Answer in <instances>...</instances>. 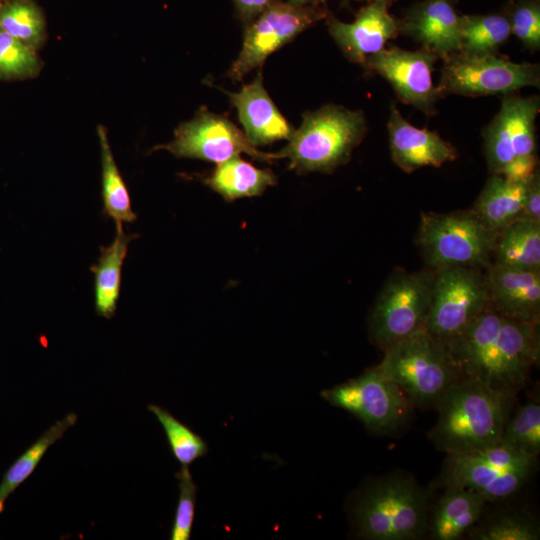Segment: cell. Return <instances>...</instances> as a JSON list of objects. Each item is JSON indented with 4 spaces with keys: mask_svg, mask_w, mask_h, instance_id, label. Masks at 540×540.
Instances as JSON below:
<instances>
[{
    "mask_svg": "<svg viewBox=\"0 0 540 540\" xmlns=\"http://www.w3.org/2000/svg\"><path fill=\"white\" fill-rule=\"evenodd\" d=\"M497 236L472 209L422 212L417 243L431 269L460 266L485 270L492 263Z\"/></svg>",
    "mask_w": 540,
    "mask_h": 540,
    "instance_id": "obj_6",
    "label": "cell"
},
{
    "mask_svg": "<svg viewBox=\"0 0 540 540\" xmlns=\"http://www.w3.org/2000/svg\"><path fill=\"white\" fill-rule=\"evenodd\" d=\"M324 16V11L315 6L273 1L247 27L241 51L230 68L229 76L241 80L245 74L261 66L269 55Z\"/></svg>",
    "mask_w": 540,
    "mask_h": 540,
    "instance_id": "obj_12",
    "label": "cell"
},
{
    "mask_svg": "<svg viewBox=\"0 0 540 540\" xmlns=\"http://www.w3.org/2000/svg\"><path fill=\"white\" fill-rule=\"evenodd\" d=\"M77 421L73 412L48 428L6 471L0 483V513L7 497L15 491L35 470L48 448Z\"/></svg>",
    "mask_w": 540,
    "mask_h": 540,
    "instance_id": "obj_29",
    "label": "cell"
},
{
    "mask_svg": "<svg viewBox=\"0 0 540 540\" xmlns=\"http://www.w3.org/2000/svg\"><path fill=\"white\" fill-rule=\"evenodd\" d=\"M0 29L34 51L46 37L45 17L32 0H1Z\"/></svg>",
    "mask_w": 540,
    "mask_h": 540,
    "instance_id": "obj_28",
    "label": "cell"
},
{
    "mask_svg": "<svg viewBox=\"0 0 540 540\" xmlns=\"http://www.w3.org/2000/svg\"><path fill=\"white\" fill-rule=\"evenodd\" d=\"M97 134L101 148L102 198L104 213L112 218L116 230H123V223L136 220L125 181L114 160L106 129L98 125Z\"/></svg>",
    "mask_w": 540,
    "mask_h": 540,
    "instance_id": "obj_26",
    "label": "cell"
},
{
    "mask_svg": "<svg viewBox=\"0 0 540 540\" xmlns=\"http://www.w3.org/2000/svg\"><path fill=\"white\" fill-rule=\"evenodd\" d=\"M370 2H383L390 5L394 0H368Z\"/></svg>",
    "mask_w": 540,
    "mask_h": 540,
    "instance_id": "obj_40",
    "label": "cell"
},
{
    "mask_svg": "<svg viewBox=\"0 0 540 540\" xmlns=\"http://www.w3.org/2000/svg\"><path fill=\"white\" fill-rule=\"evenodd\" d=\"M176 157L222 163L240 153L258 161H272L274 153L259 151L227 118L201 110L192 120L182 123L174 139L160 146Z\"/></svg>",
    "mask_w": 540,
    "mask_h": 540,
    "instance_id": "obj_13",
    "label": "cell"
},
{
    "mask_svg": "<svg viewBox=\"0 0 540 540\" xmlns=\"http://www.w3.org/2000/svg\"><path fill=\"white\" fill-rule=\"evenodd\" d=\"M366 131L362 111L326 105L305 113L289 143L274 155L276 159L288 158L290 168L299 173H330L350 159Z\"/></svg>",
    "mask_w": 540,
    "mask_h": 540,
    "instance_id": "obj_4",
    "label": "cell"
},
{
    "mask_svg": "<svg viewBox=\"0 0 540 540\" xmlns=\"http://www.w3.org/2000/svg\"><path fill=\"white\" fill-rule=\"evenodd\" d=\"M490 305L499 313L539 323L540 270H525L495 263L485 269Z\"/></svg>",
    "mask_w": 540,
    "mask_h": 540,
    "instance_id": "obj_19",
    "label": "cell"
},
{
    "mask_svg": "<svg viewBox=\"0 0 540 540\" xmlns=\"http://www.w3.org/2000/svg\"><path fill=\"white\" fill-rule=\"evenodd\" d=\"M522 218L540 222V175L537 170L527 183Z\"/></svg>",
    "mask_w": 540,
    "mask_h": 540,
    "instance_id": "obj_37",
    "label": "cell"
},
{
    "mask_svg": "<svg viewBox=\"0 0 540 540\" xmlns=\"http://www.w3.org/2000/svg\"><path fill=\"white\" fill-rule=\"evenodd\" d=\"M238 112L244 134L252 145H266L291 137L294 129L276 107L259 74L237 93H228Z\"/></svg>",
    "mask_w": 540,
    "mask_h": 540,
    "instance_id": "obj_20",
    "label": "cell"
},
{
    "mask_svg": "<svg viewBox=\"0 0 540 540\" xmlns=\"http://www.w3.org/2000/svg\"><path fill=\"white\" fill-rule=\"evenodd\" d=\"M42 66L36 51L0 29V80L36 77Z\"/></svg>",
    "mask_w": 540,
    "mask_h": 540,
    "instance_id": "obj_32",
    "label": "cell"
},
{
    "mask_svg": "<svg viewBox=\"0 0 540 540\" xmlns=\"http://www.w3.org/2000/svg\"><path fill=\"white\" fill-rule=\"evenodd\" d=\"M179 486V498L172 530L171 540H189L195 516L197 486L193 481L188 466L181 465L176 473Z\"/></svg>",
    "mask_w": 540,
    "mask_h": 540,
    "instance_id": "obj_35",
    "label": "cell"
},
{
    "mask_svg": "<svg viewBox=\"0 0 540 540\" xmlns=\"http://www.w3.org/2000/svg\"><path fill=\"white\" fill-rule=\"evenodd\" d=\"M489 304L485 270L460 266L435 269L425 329L446 343Z\"/></svg>",
    "mask_w": 540,
    "mask_h": 540,
    "instance_id": "obj_11",
    "label": "cell"
},
{
    "mask_svg": "<svg viewBox=\"0 0 540 540\" xmlns=\"http://www.w3.org/2000/svg\"><path fill=\"white\" fill-rule=\"evenodd\" d=\"M240 16L249 21L256 18L273 0H233Z\"/></svg>",
    "mask_w": 540,
    "mask_h": 540,
    "instance_id": "obj_38",
    "label": "cell"
},
{
    "mask_svg": "<svg viewBox=\"0 0 540 540\" xmlns=\"http://www.w3.org/2000/svg\"><path fill=\"white\" fill-rule=\"evenodd\" d=\"M438 59L423 48L410 51L391 46L369 56L363 65L385 79L400 101L432 116L442 96L439 86L433 82L434 64Z\"/></svg>",
    "mask_w": 540,
    "mask_h": 540,
    "instance_id": "obj_14",
    "label": "cell"
},
{
    "mask_svg": "<svg viewBox=\"0 0 540 540\" xmlns=\"http://www.w3.org/2000/svg\"><path fill=\"white\" fill-rule=\"evenodd\" d=\"M441 70L439 88L443 94L462 96H506L524 87H539L538 64L515 63L497 54L448 56Z\"/></svg>",
    "mask_w": 540,
    "mask_h": 540,
    "instance_id": "obj_10",
    "label": "cell"
},
{
    "mask_svg": "<svg viewBox=\"0 0 540 540\" xmlns=\"http://www.w3.org/2000/svg\"><path fill=\"white\" fill-rule=\"evenodd\" d=\"M509 400L473 379L459 377L434 403L438 414L429 439L447 455L496 445L508 418Z\"/></svg>",
    "mask_w": 540,
    "mask_h": 540,
    "instance_id": "obj_2",
    "label": "cell"
},
{
    "mask_svg": "<svg viewBox=\"0 0 540 540\" xmlns=\"http://www.w3.org/2000/svg\"><path fill=\"white\" fill-rule=\"evenodd\" d=\"M537 154L520 156L507 163L497 174L512 182H527L538 170Z\"/></svg>",
    "mask_w": 540,
    "mask_h": 540,
    "instance_id": "obj_36",
    "label": "cell"
},
{
    "mask_svg": "<svg viewBox=\"0 0 540 540\" xmlns=\"http://www.w3.org/2000/svg\"><path fill=\"white\" fill-rule=\"evenodd\" d=\"M513 34L530 51L540 48V0H516L506 14Z\"/></svg>",
    "mask_w": 540,
    "mask_h": 540,
    "instance_id": "obj_34",
    "label": "cell"
},
{
    "mask_svg": "<svg viewBox=\"0 0 540 540\" xmlns=\"http://www.w3.org/2000/svg\"><path fill=\"white\" fill-rule=\"evenodd\" d=\"M388 7L383 2H371L351 23L334 17L328 19L331 36L348 59L363 65L369 56L383 50L387 42L399 34L398 21Z\"/></svg>",
    "mask_w": 540,
    "mask_h": 540,
    "instance_id": "obj_17",
    "label": "cell"
},
{
    "mask_svg": "<svg viewBox=\"0 0 540 540\" xmlns=\"http://www.w3.org/2000/svg\"><path fill=\"white\" fill-rule=\"evenodd\" d=\"M539 323L505 316L490 304L445 344L460 377L512 399L539 361Z\"/></svg>",
    "mask_w": 540,
    "mask_h": 540,
    "instance_id": "obj_1",
    "label": "cell"
},
{
    "mask_svg": "<svg viewBox=\"0 0 540 540\" xmlns=\"http://www.w3.org/2000/svg\"><path fill=\"white\" fill-rule=\"evenodd\" d=\"M538 96L515 93L503 97L501 107L483 130L484 153L491 174H497L514 158L536 154Z\"/></svg>",
    "mask_w": 540,
    "mask_h": 540,
    "instance_id": "obj_15",
    "label": "cell"
},
{
    "mask_svg": "<svg viewBox=\"0 0 540 540\" xmlns=\"http://www.w3.org/2000/svg\"><path fill=\"white\" fill-rule=\"evenodd\" d=\"M353 514L360 538L415 540L428 529V496L415 479L388 475L364 489Z\"/></svg>",
    "mask_w": 540,
    "mask_h": 540,
    "instance_id": "obj_3",
    "label": "cell"
},
{
    "mask_svg": "<svg viewBox=\"0 0 540 540\" xmlns=\"http://www.w3.org/2000/svg\"><path fill=\"white\" fill-rule=\"evenodd\" d=\"M500 444L517 449L533 457L540 452V405L527 402L508 416Z\"/></svg>",
    "mask_w": 540,
    "mask_h": 540,
    "instance_id": "obj_30",
    "label": "cell"
},
{
    "mask_svg": "<svg viewBox=\"0 0 540 540\" xmlns=\"http://www.w3.org/2000/svg\"><path fill=\"white\" fill-rule=\"evenodd\" d=\"M324 0H289L288 2L294 6H315Z\"/></svg>",
    "mask_w": 540,
    "mask_h": 540,
    "instance_id": "obj_39",
    "label": "cell"
},
{
    "mask_svg": "<svg viewBox=\"0 0 540 540\" xmlns=\"http://www.w3.org/2000/svg\"><path fill=\"white\" fill-rule=\"evenodd\" d=\"M511 35L506 15H462L460 52L469 55L497 54Z\"/></svg>",
    "mask_w": 540,
    "mask_h": 540,
    "instance_id": "obj_27",
    "label": "cell"
},
{
    "mask_svg": "<svg viewBox=\"0 0 540 540\" xmlns=\"http://www.w3.org/2000/svg\"><path fill=\"white\" fill-rule=\"evenodd\" d=\"M461 16L451 0H423L398 21V29L399 33L418 42L421 48L445 60L460 52Z\"/></svg>",
    "mask_w": 540,
    "mask_h": 540,
    "instance_id": "obj_16",
    "label": "cell"
},
{
    "mask_svg": "<svg viewBox=\"0 0 540 540\" xmlns=\"http://www.w3.org/2000/svg\"><path fill=\"white\" fill-rule=\"evenodd\" d=\"M377 365L418 406L434 405L460 375L444 343L425 328L392 344Z\"/></svg>",
    "mask_w": 540,
    "mask_h": 540,
    "instance_id": "obj_5",
    "label": "cell"
},
{
    "mask_svg": "<svg viewBox=\"0 0 540 540\" xmlns=\"http://www.w3.org/2000/svg\"><path fill=\"white\" fill-rule=\"evenodd\" d=\"M133 238V235L125 234L123 230H116L112 243L100 248L97 264L91 267L94 273L95 310L101 317L110 319L116 312L122 267Z\"/></svg>",
    "mask_w": 540,
    "mask_h": 540,
    "instance_id": "obj_23",
    "label": "cell"
},
{
    "mask_svg": "<svg viewBox=\"0 0 540 540\" xmlns=\"http://www.w3.org/2000/svg\"><path fill=\"white\" fill-rule=\"evenodd\" d=\"M321 397L341 408L375 433H393L407 420L411 401L376 366L356 378L321 391Z\"/></svg>",
    "mask_w": 540,
    "mask_h": 540,
    "instance_id": "obj_9",
    "label": "cell"
},
{
    "mask_svg": "<svg viewBox=\"0 0 540 540\" xmlns=\"http://www.w3.org/2000/svg\"><path fill=\"white\" fill-rule=\"evenodd\" d=\"M148 410L163 427L171 452L181 465L189 466L207 454L208 446L204 439L169 411L155 404L148 405Z\"/></svg>",
    "mask_w": 540,
    "mask_h": 540,
    "instance_id": "obj_31",
    "label": "cell"
},
{
    "mask_svg": "<svg viewBox=\"0 0 540 540\" xmlns=\"http://www.w3.org/2000/svg\"><path fill=\"white\" fill-rule=\"evenodd\" d=\"M492 263L540 270V222L518 218L497 236Z\"/></svg>",
    "mask_w": 540,
    "mask_h": 540,
    "instance_id": "obj_24",
    "label": "cell"
},
{
    "mask_svg": "<svg viewBox=\"0 0 540 540\" xmlns=\"http://www.w3.org/2000/svg\"><path fill=\"white\" fill-rule=\"evenodd\" d=\"M488 502L478 493L457 486L445 487L428 521L431 537L436 540H456L481 518Z\"/></svg>",
    "mask_w": 540,
    "mask_h": 540,
    "instance_id": "obj_21",
    "label": "cell"
},
{
    "mask_svg": "<svg viewBox=\"0 0 540 540\" xmlns=\"http://www.w3.org/2000/svg\"><path fill=\"white\" fill-rule=\"evenodd\" d=\"M479 540H538L540 530L534 520L518 513L502 514L475 533Z\"/></svg>",
    "mask_w": 540,
    "mask_h": 540,
    "instance_id": "obj_33",
    "label": "cell"
},
{
    "mask_svg": "<svg viewBox=\"0 0 540 540\" xmlns=\"http://www.w3.org/2000/svg\"><path fill=\"white\" fill-rule=\"evenodd\" d=\"M528 181L512 182L499 174H491L471 209L488 228L499 234L520 218Z\"/></svg>",
    "mask_w": 540,
    "mask_h": 540,
    "instance_id": "obj_22",
    "label": "cell"
},
{
    "mask_svg": "<svg viewBox=\"0 0 540 540\" xmlns=\"http://www.w3.org/2000/svg\"><path fill=\"white\" fill-rule=\"evenodd\" d=\"M447 456L442 485L467 488L487 502L505 499L520 490L537 464V457L500 443Z\"/></svg>",
    "mask_w": 540,
    "mask_h": 540,
    "instance_id": "obj_8",
    "label": "cell"
},
{
    "mask_svg": "<svg viewBox=\"0 0 540 540\" xmlns=\"http://www.w3.org/2000/svg\"><path fill=\"white\" fill-rule=\"evenodd\" d=\"M387 130L391 159L406 173L426 166L438 168L459 156L457 149L436 132L409 123L394 103L390 106Z\"/></svg>",
    "mask_w": 540,
    "mask_h": 540,
    "instance_id": "obj_18",
    "label": "cell"
},
{
    "mask_svg": "<svg viewBox=\"0 0 540 540\" xmlns=\"http://www.w3.org/2000/svg\"><path fill=\"white\" fill-rule=\"evenodd\" d=\"M205 182L225 200L233 201L261 195L276 183V177L271 171L259 169L235 156L217 164Z\"/></svg>",
    "mask_w": 540,
    "mask_h": 540,
    "instance_id": "obj_25",
    "label": "cell"
},
{
    "mask_svg": "<svg viewBox=\"0 0 540 540\" xmlns=\"http://www.w3.org/2000/svg\"><path fill=\"white\" fill-rule=\"evenodd\" d=\"M435 269H396L384 283L369 319L372 342L382 351L425 328Z\"/></svg>",
    "mask_w": 540,
    "mask_h": 540,
    "instance_id": "obj_7",
    "label": "cell"
}]
</instances>
